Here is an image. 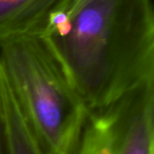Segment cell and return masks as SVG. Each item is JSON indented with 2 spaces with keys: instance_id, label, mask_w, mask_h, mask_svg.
Wrapping results in <instances>:
<instances>
[{
  "instance_id": "obj_5",
  "label": "cell",
  "mask_w": 154,
  "mask_h": 154,
  "mask_svg": "<svg viewBox=\"0 0 154 154\" xmlns=\"http://www.w3.org/2000/svg\"><path fill=\"white\" fill-rule=\"evenodd\" d=\"M60 0H0V42L15 35L39 30Z\"/></svg>"
},
{
  "instance_id": "obj_4",
  "label": "cell",
  "mask_w": 154,
  "mask_h": 154,
  "mask_svg": "<svg viewBox=\"0 0 154 154\" xmlns=\"http://www.w3.org/2000/svg\"><path fill=\"white\" fill-rule=\"evenodd\" d=\"M0 107L5 127L7 154H47L24 118L1 68Z\"/></svg>"
},
{
  "instance_id": "obj_3",
  "label": "cell",
  "mask_w": 154,
  "mask_h": 154,
  "mask_svg": "<svg viewBox=\"0 0 154 154\" xmlns=\"http://www.w3.org/2000/svg\"><path fill=\"white\" fill-rule=\"evenodd\" d=\"M69 154H154V82L90 112Z\"/></svg>"
},
{
  "instance_id": "obj_2",
  "label": "cell",
  "mask_w": 154,
  "mask_h": 154,
  "mask_svg": "<svg viewBox=\"0 0 154 154\" xmlns=\"http://www.w3.org/2000/svg\"><path fill=\"white\" fill-rule=\"evenodd\" d=\"M0 68L47 154H69L90 111L38 30L0 42Z\"/></svg>"
},
{
  "instance_id": "obj_1",
  "label": "cell",
  "mask_w": 154,
  "mask_h": 154,
  "mask_svg": "<svg viewBox=\"0 0 154 154\" xmlns=\"http://www.w3.org/2000/svg\"><path fill=\"white\" fill-rule=\"evenodd\" d=\"M38 31L90 112L154 82L152 0H60Z\"/></svg>"
},
{
  "instance_id": "obj_6",
  "label": "cell",
  "mask_w": 154,
  "mask_h": 154,
  "mask_svg": "<svg viewBox=\"0 0 154 154\" xmlns=\"http://www.w3.org/2000/svg\"><path fill=\"white\" fill-rule=\"evenodd\" d=\"M0 154H7V145H5V127H3L1 107H0Z\"/></svg>"
}]
</instances>
